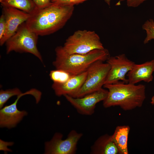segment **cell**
<instances>
[{
  "label": "cell",
  "mask_w": 154,
  "mask_h": 154,
  "mask_svg": "<svg viewBox=\"0 0 154 154\" xmlns=\"http://www.w3.org/2000/svg\"><path fill=\"white\" fill-rule=\"evenodd\" d=\"M72 5L54 4L38 8L25 22L29 28L38 36L54 33L62 28L72 16Z\"/></svg>",
  "instance_id": "1"
},
{
  "label": "cell",
  "mask_w": 154,
  "mask_h": 154,
  "mask_svg": "<svg viewBox=\"0 0 154 154\" xmlns=\"http://www.w3.org/2000/svg\"><path fill=\"white\" fill-rule=\"evenodd\" d=\"M103 86L108 91L103 101L105 108L118 106L125 110H132L141 107L146 98L145 87L143 84L119 81Z\"/></svg>",
  "instance_id": "2"
},
{
  "label": "cell",
  "mask_w": 154,
  "mask_h": 154,
  "mask_svg": "<svg viewBox=\"0 0 154 154\" xmlns=\"http://www.w3.org/2000/svg\"><path fill=\"white\" fill-rule=\"evenodd\" d=\"M56 58L52 64L56 69L65 71L72 76L77 75L87 70L94 62L106 61L110 56L108 50L105 48L93 50L85 54H68L62 46L55 49Z\"/></svg>",
  "instance_id": "3"
},
{
  "label": "cell",
  "mask_w": 154,
  "mask_h": 154,
  "mask_svg": "<svg viewBox=\"0 0 154 154\" xmlns=\"http://www.w3.org/2000/svg\"><path fill=\"white\" fill-rule=\"evenodd\" d=\"M38 36L29 28L25 22H24L6 42L7 54L12 51L29 53L43 62L42 56L37 46Z\"/></svg>",
  "instance_id": "4"
},
{
  "label": "cell",
  "mask_w": 154,
  "mask_h": 154,
  "mask_svg": "<svg viewBox=\"0 0 154 154\" xmlns=\"http://www.w3.org/2000/svg\"><path fill=\"white\" fill-rule=\"evenodd\" d=\"M68 54H85L104 48L98 35L94 31L78 30L66 39L62 46Z\"/></svg>",
  "instance_id": "5"
},
{
  "label": "cell",
  "mask_w": 154,
  "mask_h": 154,
  "mask_svg": "<svg viewBox=\"0 0 154 154\" xmlns=\"http://www.w3.org/2000/svg\"><path fill=\"white\" fill-rule=\"evenodd\" d=\"M110 68L108 63L102 61L93 63L87 70V75L84 84L73 97H81L102 88Z\"/></svg>",
  "instance_id": "6"
},
{
  "label": "cell",
  "mask_w": 154,
  "mask_h": 154,
  "mask_svg": "<svg viewBox=\"0 0 154 154\" xmlns=\"http://www.w3.org/2000/svg\"><path fill=\"white\" fill-rule=\"evenodd\" d=\"M82 135V133L72 130L69 133L66 139H62V134L56 133L50 141L45 143V153L75 154L77 144Z\"/></svg>",
  "instance_id": "7"
},
{
  "label": "cell",
  "mask_w": 154,
  "mask_h": 154,
  "mask_svg": "<svg viewBox=\"0 0 154 154\" xmlns=\"http://www.w3.org/2000/svg\"><path fill=\"white\" fill-rule=\"evenodd\" d=\"M27 94L33 96L36 100L40 99L41 93L35 89L30 90L17 96L15 101L12 104L5 106L0 110V126L1 127L11 128L15 127L27 114L25 111H20L17 107L19 99L22 96Z\"/></svg>",
  "instance_id": "8"
},
{
  "label": "cell",
  "mask_w": 154,
  "mask_h": 154,
  "mask_svg": "<svg viewBox=\"0 0 154 154\" xmlns=\"http://www.w3.org/2000/svg\"><path fill=\"white\" fill-rule=\"evenodd\" d=\"M106 62L109 64L110 68L104 84L120 81L128 83L125 76L133 68L135 64L134 62L128 59L124 54L110 56Z\"/></svg>",
  "instance_id": "9"
},
{
  "label": "cell",
  "mask_w": 154,
  "mask_h": 154,
  "mask_svg": "<svg viewBox=\"0 0 154 154\" xmlns=\"http://www.w3.org/2000/svg\"><path fill=\"white\" fill-rule=\"evenodd\" d=\"M108 90L103 88L80 98H74L68 95L64 96L81 114L91 115L93 114L96 104L106 98Z\"/></svg>",
  "instance_id": "10"
},
{
  "label": "cell",
  "mask_w": 154,
  "mask_h": 154,
  "mask_svg": "<svg viewBox=\"0 0 154 154\" xmlns=\"http://www.w3.org/2000/svg\"><path fill=\"white\" fill-rule=\"evenodd\" d=\"M3 13L6 23L5 34L0 39V45H3L15 33L19 26L26 22L30 14L16 8L3 7Z\"/></svg>",
  "instance_id": "11"
},
{
  "label": "cell",
  "mask_w": 154,
  "mask_h": 154,
  "mask_svg": "<svg viewBox=\"0 0 154 154\" xmlns=\"http://www.w3.org/2000/svg\"><path fill=\"white\" fill-rule=\"evenodd\" d=\"M87 75L86 71L79 74L72 76L63 83H53L52 88L57 96L68 95L73 97L83 85Z\"/></svg>",
  "instance_id": "12"
},
{
  "label": "cell",
  "mask_w": 154,
  "mask_h": 154,
  "mask_svg": "<svg viewBox=\"0 0 154 154\" xmlns=\"http://www.w3.org/2000/svg\"><path fill=\"white\" fill-rule=\"evenodd\" d=\"M154 72V60L141 64H135L126 75L128 83L136 84L142 81L149 82L153 79Z\"/></svg>",
  "instance_id": "13"
},
{
  "label": "cell",
  "mask_w": 154,
  "mask_h": 154,
  "mask_svg": "<svg viewBox=\"0 0 154 154\" xmlns=\"http://www.w3.org/2000/svg\"><path fill=\"white\" fill-rule=\"evenodd\" d=\"M92 154H117V147L112 140L111 136L103 135L99 137L91 147Z\"/></svg>",
  "instance_id": "14"
},
{
  "label": "cell",
  "mask_w": 154,
  "mask_h": 154,
  "mask_svg": "<svg viewBox=\"0 0 154 154\" xmlns=\"http://www.w3.org/2000/svg\"><path fill=\"white\" fill-rule=\"evenodd\" d=\"M130 128L127 125L118 126L111 135L112 141L118 148L119 154L128 153L127 141Z\"/></svg>",
  "instance_id": "15"
},
{
  "label": "cell",
  "mask_w": 154,
  "mask_h": 154,
  "mask_svg": "<svg viewBox=\"0 0 154 154\" xmlns=\"http://www.w3.org/2000/svg\"><path fill=\"white\" fill-rule=\"evenodd\" d=\"M1 3L3 7L14 8L30 14L38 9L33 0H5Z\"/></svg>",
  "instance_id": "16"
},
{
  "label": "cell",
  "mask_w": 154,
  "mask_h": 154,
  "mask_svg": "<svg viewBox=\"0 0 154 154\" xmlns=\"http://www.w3.org/2000/svg\"><path fill=\"white\" fill-rule=\"evenodd\" d=\"M49 76L53 83H58L65 82L72 76L65 71L57 69L51 71Z\"/></svg>",
  "instance_id": "17"
},
{
  "label": "cell",
  "mask_w": 154,
  "mask_h": 154,
  "mask_svg": "<svg viewBox=\"0 0 154 154\" xmlns=\"http://www.w3.org/2000/svg\"><path fill=\"white\" fill-rule=\"evenodd\" d=\"M22 93L18 88H15L0 91V108H2L4 104L12 96L21 94Z\"/></svg>",
  "instance_id": "18"
},
{
  "label": "cell",
  "mask_w": 154,
  "mask_h": 154,
  "mask_svg": "<svg viewBox=\"0 0 154 154\" xmlns=\"http://www.w3.org/2000/svg\"><path fill=\"white\" fill-rule=\"evenodd\" d=\"M143 29L146 32L147 36L143 41L146 44L154 39V21L152 19L147 20L142 26Z\"/></svg>",
  "instance_id": "19"
},
{
  "label": "cell",
  "mask_w": 154,
  "mask_h": 154,
  "mask_svg": "<svg viewBox=\"0 0 154 154\" xmlns=\"http://www.w3.org/2000/svg\"><path fill=\"white\" fill-rule=\"evenodd\" d=\"M87 0H51V2L54 4L74 6L83 3Z\"/></svg>",
  "instance_id": "20"
},
{
  "label": "cell",
  "mask_w": 154,
  "mask_h": 154,
  "mask_svg": "<svg viewBox=\"0 0 154 154\" xmlns=\"http://www.w3.org/2000/svg\"><path fill=\"white\" fill-rule=\"evenodd\" d=\"M6 29V23L5 16L2 13L0 17V39L3 36Z\"/></svg>",
  "instance_id": "21"
},
{
  "label": "cell",
  "mask_w": 154,
  "mask_h": 154,
  "mask_svg": "<svg viewBox=\"0 0 154 154\" xmlns=\"http://www.w3.org/2000/svg\"><path fill=\"white\" fill-rule=\"evenodd\" d=\"M51 0H33L37 7L41 9L49 5L51 3Z\"/></svg>",
  "instance_id": "22"
},
{
  "label": "cell",
  "mask_w": 154,
  "mask_h": 154,
  "mask_svg": "<svg viewBox=\"0 0 154 154\" xmlns=\"http://www.w3.org/2000/svg\"><path fill=\"white\" fill-rule=\"evenodd\" d=\"M14 144L12 142L4 141L1 139L0 140V150L4 151L5 152L11 151L12 150L8 149L7 146H12Z\"/></svg>",
  "instance_id": "23"
},
{
  "label": "cell",
  "mask_w": 154,
  "mask_h": 154,
  "mask_svg": "<svg viewBox=\"0 0 154 154\" xmlns=\"http://www.w3.org/2000/svg\"><path fill=\"white\" fill-rule=\"evenodd\" d=\"M146 0H126L128 7H136Z\"/></svg>",
  "instance_id": "24"
},
{
  "label": "cell",
  "mask_w": 154,
  "mask_h": 154,
  "mask_svg": "<svg viewBox=\"0 0 154 154\" xmlns=\"http://www.w3.org/2000/svg\"><path fill=\"white\" fill-rule=\"evenodd\" d=\"M109 5H110V2L111 0H104ZM125 0H120V1H123Z\"/></svg>",
  "instance_id": "25"
},
{
  "label": "cell",
  "mask_w": 154,
  "mask_h": 154,
  "mask_svg": "<svg viewBox=\"0 0 154 154\" xmlns=\"http://www.w3.org/2000/svg\"><path fill=\"white\" fill-rule=\"evenodd\" d=\"M151 103L152 104L154 105V96H153L151 98Z\"/></svg>",
  "instance_id": "26"
},
{
  "label": "cell",
  "mask_w": 154,
  "mask_h": 154,
  "mask_svg": "<svg viewBox=\"0 0 154 154\" xmlns=\"http://www.w3.org/2000/svg\"><path fill=\"white\" fill-rule=\"evenodd\" d=\"M4 0H0V3H1L2 1H4Z\"/></svg>",
  "instance_id": "27"
}]
</instances>
